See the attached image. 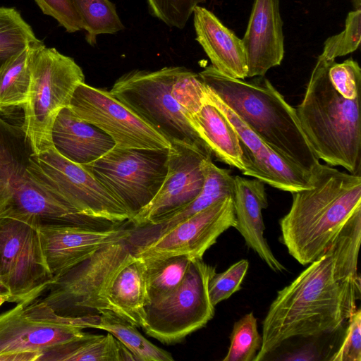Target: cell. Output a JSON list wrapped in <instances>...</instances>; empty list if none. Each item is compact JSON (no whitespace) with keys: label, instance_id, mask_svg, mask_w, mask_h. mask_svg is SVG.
<instances>
[{"label":"cell","instance_id":"cell-42","mask_svg":"<svg viewBox=\"0 0 361 361\" xmlns=\"http://www.w3.org/2000/svg\"><path fill=\"white\" fill-rule=\"evenodd\" d=\"M5 302H8V293H0V306Z\"/></svg>","mask_w":361,"mask_h":361},{"label":"cell","instance_id":"cell-3","mask_svg":"<svg viewBox=\"0 0 361 361\" xmlns=\"http://www.w3.org/2000/svg\"><path fill=\"white\" fill-rule=\"evenodd\" d=\"M198 75L208 89L287 159L310 174L320 164L302 130L296 109L264 76L245 80L224 75L212 65Z\"/></svg>","mask_w":361,"mask_h":361},{"label":"cell","instance_id":"cell-17","mask_svg":"<svg viewBox=\"0 0 361 361\" xmlns=\"http://www.w3.org/2000/svg\"><path fill=\"white\" fill-rule=\"evenodd\" d=\"M205 95L226 116L238 135L246 168L244 175L290 193L312 186V174L263 141L207 87Z\"/></svg>","mask_w":361,"mask_h":361},{"label":"cell","instance_id":"cell-33","mask_svg":"<svg viewBox=\"0 0 361 361\" xmlns=\"http://www.w3.org/2000/svg\"><path fill=\"white\" fill-rule=\"evenodd\" d=\"M262 343L252 312L235 322L230 336V345L223 361H254Z\"/></svg>","mask_w":361,"mask_h":361},{"label":"cell","instance_id":"cell-19","mask_svg":"<svg viewBox=\"0 0 361 361\" xmlns=\"http://www.w3.org/2000/svg\"><path fill=\"white\" fill-rule=\"evenodd\" d=\"M0 216L30 219L40 224H68L106 228L109 222L80 214L37 183L26 171L0 210Z\"/></svg>","mask_w":361,"mask_h":361},{"label":"cell","instance_id":"cell-30","mask_svg":"<svg viewBox=\"0 0 361 361\" xmlns=\"http://www.w3.org/2000/svg\"><path fill=\"white\" fill-rule=\"evenodd\" d=\"M141 259L145 264L147 290L150 302L159 300L173 291L183 280L194 259L186 255Z\"/></svg>","mask_w":361,"mask_h":361},{"label":"cell","instance_id":"cell-34","mask_svg":"<svg viewBox=\"0 0 361 361\" xmlns=\"http://www.w3.org/2000/svg\"><path fill=\"white\" fill-rule=\"evenodd\" d=\"M361 41V10L360 7L348 13L345 28L338 34L327 38L324 43L322 58L335 60L357 49Z\"/></svg>","mask_w":361,"mask_h":361},{"label":"cell","instance_id":"cell-26","mask_svg":"<svg viewBox=\"0 0 361 361\" xmlns=\"http://www.w3.org/2000/svg\"><path fill=\"white\" fill-rule=\"evenodd\" d=\"M135 361L133 354L111 334L84 333L44 351L38 361Z\"/></svg>","mask_w":361,"mask_h":361},{"label":"cell","instance_id":"cell-18","mask_svg":"<svg viewBox=\"0 0 361 361\" xmlns=\"http://www.w3.org/2000/svg\"><path fill=\"white\" fill-rule=\"evenodd\" d=\"M242 42L247 77L264 76L280 65L284 56V37L279 0H254Z\"/></svg>","mask_w":361,"mask_h":361},{"label":"cell","instance_id":"cell-13","mask_svg":"<svg viewBox=\"0 0 361 361\" xmlns=\"http://www.w3.org/2000/svg\"><path fill=\"white\" fill-rule=\"evenodd\" d=\"M79 118L107 134L116 147L169 149L171 143L110 92L80 83L68 106Z\"/></svg>","mask_w":361,"mask_h":361},{"label":"cell","instance_id":"cell-4","mask_svg":"<svg viewBox=\"0 0 361 361\" xmlns=\"http://www.w3.org/2000/svg\"><path fill=\"white\" fill-rule=\"evenodd\" d=\"M331 60L319 56L296 112L302 130L316 157L360 175V97H343L332 85Z\"/></svg>","mask_w":361,"mask_h":361},{"label":"cell","instance_id":"cell-12","mask_svg":"<svg viewBox=\"0 0 361 361\" xmlns=\"http://www.w3.org/2000/svg\"><path fill=\"white\" fill-rule=\"evenodd\" d=\"M98 315L66 317L42 300L21 302L0 314V354L31 350L42 353L77 338Z\"/></svg>","mask_w":361,"mask_h":361},{"label":"cell","instance_id":"cell-24","mask_svg":"<svg viewBox=\"0 0 361 361\" xmlns=\"http://www.w3.org/2000/svg\"><path fill=\"white\" fill-rule=\"evenodd\" d=\"M188 119L217 159L242 171L246 170L238 135L222 111L205 95L202 105Z\"/></svg>","mask_w":361,"mask_h":361},{"label":"cell","instance_id":"cell-15","mask_svg":"<svg viewBox=\"0 0 361 361\" xmlns=\"http://www.w3.org/2000/svg\"><path fill=\"white\" fill-rule=\"evenodd\" d=\"M212 155L200 148L171 144L164 183L154 198L129 220L132 226L155 224L191 202L203 187L202 161Z\"/></svg>","mask_w":361,"mask_h":361},{"label":"cell","instance_id":"cell-21","mask_svg":"<svg viewBox=\"0 0 361 361\" xmlns=\"http://www.w3.org/2000/svg\"><path fill=\"white\" fill-rule=\"evenodd\" d=\"M196 41L209 59L212 66L228 76L247 77L242 39L226 27L209 10L197 6L192 13Z\"/></svg>","mask_w":361,"mask_h":361},{"label":"cell","instance_id":"cell-2","mask_svg":"<svg viewBox=\"0 0 361 361\" xmlns=\"http://www.w3.org/2000/svg\"><path fill=\"white\" fill-rule=\"evenodd\" d=\"M311 182L310 188L291 193V207L279 221L283 245L302 265L319 257L361 209L360 175L319 164Z\"/></svg>","mask_w":361,"mask_h":361},{"label":"cell","instance_id":"cell-39","mask_svg":"<svg viewBox=\"0 0 361 361\" xmlns=\"http://www.w3.org/2000/svg\"><path fill=\"white\" fill-rule=\"evenodd\" d=\"M42 12L54 18L66 32L83 30L82 21L69 0H35Z\"/></svg>","mask_w":361,"mask_h":361},{"label":"cell","instance_id":"cell-6","mask_svg":"<svg viewBox=\"0 0 361 361\" xmlns=\"http://www.w3.org/2000/svg\"><path fill=\"white\" fill-rule=\"evenodd\" d=\"M185 68L169 66L153 71L133 70L118 78L109 92L171 144L211 152L173 94V86Z\"/></svg>","mask_w":361,"mask_h":361},{"label":"cell","instance_id":"cell-40","mask_svg":"<svg viewBox=\"0 0 361 361\" xmlns=\"http://www.w3.org/2000/svg\"><path fill=\"white\" fill-rule=\"evenodd\" d=\"M42 351H14L0 354V361H38Z\"/></svg>","mask_w":361,"mask_h":361},{"label":"cell","instance_id":"cell-5","mask_svg":"<svg viewBox=\"0 0 361 361\" xmlns=\"http://www.w3.org/2000/svg\"><path fill=\"white\" fill-rule=\"evenodd\" d=\"M30 85L23 106L21 126L34 154L51 146V130L61 109L68 107L85 75L75 60L43 42L30 47Z\"/></svg>","mask_w":361,"mask_h":361},{"label":"cell","instance_id":"cell-28","mask_svg":"<svg viewBox=\"0 0 361 361\" xmlns=\"http://www.w3.org/2000/svg\"><path fill=\"white\" fill-rule=\"evenodd\" d=\"M88 328L98 329L111 334L134 356L137 361H171V353L145 338L137 326L111 310L98 314L96 323Z\"/></svg>","mask_w":361,"mask_h":361},{"label":"cell","instance_id":"cell-7","mask_svg":"<svg viewBox=\"0 0 361 361\" xmlns=\"http://www.w3.org/2000/svg\"><path fill=\"white\" fill-rule=\"evenodd\" d=\"M135 257L128 240L105 245L55 278L42 300L66 317L111 310L109 294L114 279Z\"/></svg>","mask_w":361,"mask_h":361},{"label":"cell","instance_id":"cell-29","mask_svg":"<svg viewBox=\"0 0 361 361\" xmlns=\"http://www.w3.org/2000/svg\"><path fill=\"white\" fill-rule=\"evenodd\" d=\"M32 46L0 64V111L11 107H23L27 101L30 85V55Z\"/></svg>","mask_w":361,"mask_h":361},{"label":"cell","instance_id":"cell-14","mask_svg":"<svg viewBox=\"0 0 361 361\" xmlns=\"http://www.w3.org/2000/svg\"><path fill=\"white\" fill-rule=\"evenodd\" d=\"M235 225L233 197L228 196L132 251L135 257L142 259L178 255L202 259L204 252L216 242L220 235Z\"/></svg>","mask_w":361,"mask_h":361},{"label":"cell","instance_id":"cell-20","mask_svg":"<svg viewBox=\"0 0 361 361\" xmlns=\"http://www.w3.org/2000/svg\"><path fill=\"white\" fill-rule=\"evenodd\" d=\"M233 202L237 229L246 245L254 250L275 272L286 271L285 267L274 255L264 236L265 226L262 210L268 206L265 183L254 178L234 176Z\"/></svg>","mask_w":361,"mask_h":361},{"label":"cell","instance_id":"cell-8","mask_svg":"<svg viewBox=\"0 0 361 361\" xmlns=\"http://www.w3.org/2000/svg\"><path fill=\"white\" fill-rule=\"evenodd\" d=\"M28 175L52 195L87 217L121 224L131 216L118 201L82 165L61 155L52 145L32 154Z\"/></svg>","mask_w":361,"mask_h":361},{"label":"cell","instance_id":"cell-10","mask_svg":"<svg viewBox=\"0 0 361 361\" xmlns=\"http://www.w3.org/2000/svg\"><path fill=\"white\" fill-rule=\"evenodd\" d=\"M54 279L38 224L29 219L0 216V283L7 290L8 302H33Z\"/></svg>","mask_w":361,"mask_h":361},{"label":"cell","instance_id":"cell-25","mask_svg":"<svg viewBox=\"0 0 361 361\" xmlns=\"http://www.w3.org/2000/svg\"><path fill=\"white\" fill-rule=\"evenodd\" d=\"M111 310L142 328L147 305L150 302L146 284L145 264L137 257L117 274L109 294Z\"/></svg>","mask_w":361,"mask_h":361},{"label":"cell","instance_id":"cell-41","mask_svg":"<svg viewBox=\"0 0 361 361\" xmlns=\"http://www.w3.org/2000/svg\"><path fill=\"white\" fill-rule=\"evenodd\" d=\"M317 355L316 351L310 347L293 351L281 359L284 360H317Z\"/></svg>","mask_w":361,"mask_h":361},{"label":"cell","instance_id":"cell-43","mask_svg":"<svg viewBox=\"0 0 361 361\" xmlns=\"http://www.w3.org/2000/svg\"><path fill=\"white\" fill-rule=\"evenodd\" d=\"M0 293H8L6 288L0 283Z\"/></svg>","mask_w":361,"mask_h":361},{"label":"cell","instance_id":"cell-31","mask_svg":"<svg viewBox=\"0 0 361 361\" xmlns=\"http://www.w3.org/2000/svg\"><path fill=\"white\" fill-rule=\"evenodd\" d=\"M79 16L85 39L95 46L97 36L115 34L125 28L114 4L110 0H69Z\"/></svg>","mask_w":361,"mask_h":361},{"label":"cell","instance_id":"cell-32","mask_svg":"<svg viewBox=\"0 0 361 361\" xmlns=\"http://www.w3.org/2000/svg\"><path fill=\"white\" fill-rule=\"evenodd\" d=\"M42 42L18 11L0 7V64L25 48Z\"/></svg>","mask_w":361,"mask_h":361},{"label":"cell","instance_id":"cell-27","mask_svg":"<svg viewBox=\"0 0 361 361\" xmlns=\"http://www.w3.org/2000/svg\"><path fill=\"white\" fill-rule=\"evenodd\" d=\"M32 154L22 128L0 117V210L25 174Z\"/></svg>","mask_w":361,"mask_h":361},{"label":"cell","instance_id":"cell-35","mask_svg":"<svg viewBox=\"0 0 361 361\" xmlns=\"http://www.w3.org/2000/svg\"><path fill=\"white\" fill-rule=\"evenodd\" d=\"M206 0H147L149 13L170 27L183 29L197 6Z\"/></svg>","mask_w":361,"mask_h":361},{"label":"cell","instance_id":"cell-22","mask_svg":"<svg viewBox=\"0 0 361 361\" xmlns=\"http://www.w3.org/2000/svg\"><path fill=\"white\" fill-rule=\"evenodd\" d=\"M202 169L204 180L199 195L185 207L155 224L133 227L128 239L133 250L149 243L217 201L228 196L233 197L235 181L230 170L218 167L213 163L211 157L202 160Z\"/></svg>","mask_w":361,"mask_h":361},{"label":"cell","instance_id":"cell-11","mask_svg":"<svg viewBox=\"0 0 361 361\" xmlns=\"http://www.w3.org/2000/svg\"><path fill=\"white\" fill-rule=\"evenodd\" d=\"M168 157L169 149L114 147L82 166L118 200L132 218L160 189L167 173Z\"/></svg>","mask_w":361,"mask_h":361},{"label":"cell","instance_id":"cell-16","mask_svg":"<svg viewBox=\"0 0 361 361\" xmlns=\"http://www.w3.org/2000/svg\"><path fill=\"white\" fill-rule=\"evenodd\" d=\"M38 228L47 264L55 279L102 247L127 240L133 226L128 220L106 228L40 224Z\"/></svg>","mask_w":361,"mask_h":361},{"label":"cell","instance_id":"cell-38","mask_svg":"<svg viewBox=\"0 0 361 361\" xmlns=\"http://www.w3.org/2000/svg\"><path fill=\"white\" fill-rule=\"evenodd\" d=\"M348 325L341 346L329 360L361 361V310L357 309L348 319Z\"/></svg>","mask_w":361,"mask_h":361},{"label":"cell","instance_id":"cell-23","mask_svg":"<svg viewBox=\"0 0 361 361\" xmlns=\"http://www.w3.org/2000/svg\"><path fill=\"white\" fill-rule=\"evenodd\" d=\"M51 141L61 155L80 165L97 159L115 146L107 134L79 118L68 106L61 109L55 119Z\"/></svg>","mask_w":361,"mask_h":361},{"label":"cell","instance_id":"cell-1","mask_svg":"<svg viewBox=\"0 0 361 361\" xmlns=\"http://www.w3.org/2000/svg\"><path fill=\"white\" fill-rule=\"evenodd\" d=\"M289 285L277 292L262 322L260 361L289 338L338 330L357 310L360 279L336 262L331 245Z\"/></svg>","mask_w":361,"mask_h":361},{"label":"cell","instance_id":"cell-37","mask_svg":"<svg viewBox=\"0 0 361 361\" xmlns=\"http://www.w3.org/2000/svg\"><path fill=\"white\" fill-rule=\"evenodd\" d=\"M328 75L334 87L343 97L348 99L360 97L361 69L356 61L348 59L338 63L331 60Z\"/></svg>","mask_w":361,"mask_h":361},{"label":"cell","instance_id":"cell-36","mask_svg":"<svg viewBox=\"0 0 361 361\" xmlns=\"http://www.w3.org/2000/svg\"><path fill=\"white\" fill-rule=\"evenodd\" d=\"M248 267V261L240 259L223 272H216L212 276L209 283V295L214 307L241 288Z\"/></svg>","mask_w":361,"mask_h":361},{"label":"cell","instance_id":"cell-9","mask_svg":"<svg viewBox=\"0 0 361 361\" xmlns=\"http://www.w3.org/2000/svg\"><path fill=\"white\" fill-rule=\"evenodd\" d=\"M215 273V267L202 259H192L180 284L165 298L147 305L142 327L145 334L171 345L204 327L214 315L209 283Z\"/></svg>","mask_w":361,"mask_h":361}]
</instances>
